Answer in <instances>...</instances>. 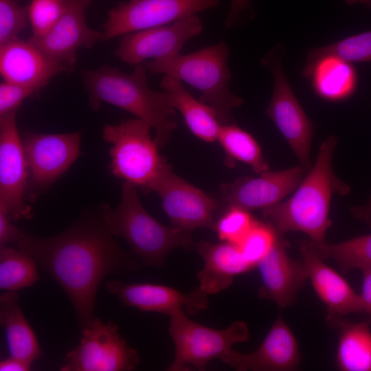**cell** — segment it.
Wrapping results in <instances>:
<instances>
[{
	"mask_svg": "<svg viewBox=\"0 0 371 371\" xmlns=\"http://www.w3.org/2000/svg\"><path fill=\"white\" fill-rule=\"evenodd\" d=\"M15 243L64 289L82 331L94 318L95 296L103 278L139 268V263L116 244L102 222L79 221L49 238L21 232Z\"/></svg>",
	"mask_w": 371,
	"mask_h": 371,
	"instance_id": "obj_1",
	"label": "cell"
},
{
	"mask_svg": "<svg viewBox=\"0 0 371 371\" xmlns=\"http://www.w3.org/2000/svg\"><path fill=\"white\" fill-rule=\"evenodd\" d=\"M337 144L335 136L324 140L313 166L293 195L285 202L262 210L264 217L278 234L300 231L313 241H324L331 225L329 210L333 194L345 195L350 191L349 186L337 177L333 169Z\"/></svg>",
	"mask_w": 371,
	"mask_h": 371,
	"instance_id": "obj_2",
	"label": "cell"
},
{
	"mask_svg": "<svg viewBox=\"0 0 371 371\" xmlns=\"http://www.w3.org/2000/svg\"><path fill=\"white\" fill-rule=\"evenodd\" d=\"M147 71L143 63L135 65L131 74L103 65L83 70L82 76L92 109L97 111L102 103H108L144 120L155 130L154 139L160 148L177 128V115L175 109L168 105L165 92L150 88Z\"/></svg>",
	"mask_w": 371,
	"mask_h": 371,
	"instance_id": "obj_3",
	"label": "cell"
},
{
	"mask_svg": "<svg viewBox=\"0 0 371 371\" xmlns=\"http://www.w3.org/2000/svg\"><path fill=\"white\" fill-rule=\"evenodd\" d=\"M136 188L124 181L118 206L102 205V222L112 235L123 238L146 265L159 267L174 249L192 248V231L159 223L144 209Z\"/></svg>",
	"mask_w": 371,
	"mask_h": 371,
	"instance_id": "obj_4",
	"label": "cell"
},
{
	"mask_svg": "<svg viewBox=\"0 0 371 371\" xmlns=\"http://www.w3.org/2000/svg\"><path fill=\"white\" fill-rule=\"evenodd\" d=\"M229 47L222 41L188 54L142 63L150 73L174 76L197 89L199 100L215 110L221 124H227L233 123L232 111L243 104V100L229 89Z\"/></svg>",
	"mask_w": 371,
	"mask_h": 371,
	"instance_id": "obj_5",
	"label": "cell"
},
{
	"mask_svg": "<svg viewBox=\"0 0 371 371\" xmlns=\"http://www.w3.org/2000/svg\"><path fill=\"white\" fill-rule=\"evenodd\" d=\"M152 127L138 117L106 124L102 137L111 144L110 169L126 182L150 190L170 165L159 155L157 144L150 135Z\"/></svg>",
	"mask_w": 371,
	"mask_h": 371,
	"instance_id": "obj_6",
	"label": "cell"
},
{
	"mask_svg": "<svg viewBox=\"0 0 371 371\" xmlns=\"http://www.w3.org/2000/svg\"><path fill=\"white\" fill-rule=\"evenodd\" d=\"M170 316L168 333L175 347L169 371L188 370L190 366L205 370L212 359L222 360L233 345L246 341L250 336L245 322L235 321L225 329H214L190 319L183 310Z\"/></svg>",
	"mask_w": 371,
	"mask_h": 371,
	"instance_id": "obj_7",
	"label": "cell"
},
{
	"mask_svg": "<svg viewBox=\"0 0 371 371\" xmlns=\"http://www.w3.org/2000/svg\"><path fill=\"white\" fill-rule=\"evenodd\" d=\"M283 47L278 45L261 60L273 76V91L266 115L276 124L304 171L311 168L310 149L313 125L295 97L283 69Z\"/></svg>",
	"mask_w": 371,
	"mask_h": 371,
	"instance_id": "obj_8",
	"label": "cell"
},
{
	"mask_svg": "<svg viewBox=\"0 0 371 371\" xmlns=\"http://www.w3.org/2000/svg\"><path fill=\"white\" fill-rule=\"evenodd\" d=\"M113 322L95 317L84 329L80 344L65 358L62 371H128L139 362L137 350L120 337Z\"/></svg>",
	"mask_w": 371,
	"mask_h": 371,
	"instance_id": "obj_9",
	"label": "cell"
},
{
	"mask_svg": "<svg viewBox=\"0 0 371 371\" xmlns=\"http://www.w3.org/2000/svg\"><path fill=\"white\" fill-rule=\"evenodd\" d=\"M221 0H128L108 12L103 25L105 41L128 33L168 25L216 8Z\"/></svg>",
	"mask_w": 371,
	"mask_h": 371,
	"instance_id": "obj_10",
	"label": "cell"
},
{
	"mask_svg": "<svg viewBox=\"0 0 371 371\" xmlns=\"http://www.w3.org/2000/svg\"><path fill=\"white\" fill-rule=\"evenodd\" d=\"M18 109L0 115V209L12 221L33 215L24 201L29 172L16 126Z\"/></svg>",
	"mask_w": 371,
	"mask_h": 371,
	"instance_id": "obj_11",
	"label": "cell"
},
{
	"mask_svg": "<svg viewBox=\"0 0 371 371\" xmlns=\"http://www.w3.org/2000/svg\"><path fill=\"white\" fill-rule=\"evenodd\" d=\"M160 197L171 225L188 231L214 229L218 201L177 175L170 164L151 186Z\"/></svg>",
	"mask_w": 371,
	"mask_h": 371,
	"instance_id": "obj_12",
	"label": "cell"
},
{
	"mask_svg": "<svg viewBox=\"0 0 371 371\" xmlns=\"http://www.w3.org/2000/svg\"><path fill=\"white\" fill-rule=\"evenodd\" d=\"M203 29L201 19L194 14L168 25L122 35L113 54L122 62L134 66L148 59L175 56Z\"/></svg>",
	"mask_w": 371,
	"mask_h": 371,
	"instance_id": "obj_13",
	"label": "cell"
},
{
	"mask_svg": "<svg viewBox=\"0 0 371 371\" xmlns=\"http://www.w3.org/2000/svg\"><path fill=\"white\" fill-rule=\"evenodd\" d=\"M79 132L28 133L22 141L31 183L38 188L53 183L80 155Z\"/></svg>",
	"mask_w": 371,
	"mask_h": 371,
	"instance_id": "obj_14",
	"label": "cell"
},
{
	"mask_svg": "<svg viewBox=\"0 0 371 371\" xmlns=\"http://www.w3.org/2000/svg\"><path fill=\"white\" fill-rule=\"evenodd\" d=\"M87 9L79 0H73L63 16L46 33L28 40L49 58L70 70L76 64L79 49L91 48L102 40V32L87 25L85 19Z\"/></svg>",
	"mask_w": 371,
	"mask_h": 371,
	"instance_id": "obj_15",
	"label": "cell"
},
{
	"mask_svg": "<svg viewBox=\"0 0 371 371\" xmlns=\"http://www.w3.org/2000/svg\"><path fill=\"white\" fill-rule=\"evenodd\" d=\"M301 166L279 171L267 170L258 177H244L221 186L222 201L227 207L246 210H264L278 203L300 183Z\"/></svg>",
	"mask_w": 371,
	"mask_h": 371,
	"instance_id": "obj_16",
	"label": "cell"
},
{
	"mask_svg": "<svg viewBox=\"0 0 371 371\" xmlns=\"http://www.w3.org/2000/svg\"><path fill=\"white\" fill-rule=\"evenodd\" d=\"M106 288L125 305L142 312H156L170 315L185 308L196 314L208 306V295L199 286L184 293L169 286L151 283L125 284L108 282Z\"/></svg>",
	"mask_w": 371,
	"mask_h": 371,
	"instance_id": "obj_17",
	"label": "cell"
},
{
	"mask_svg": "<svg viewBox=\"0 0 371 371\" xmlns=\"http://www.w3.org/2000/svg\"><path fill=\"white\" fill-rule=\"evenodd\" d=\"M221 361L240 371L291 370L297 367L300 352L291 330L278 318L255 351L243 354L232 350Z\"/></svg>",
	"mask_w": 371,
	"mask_h": 371,
	"instance_id": "obj_18",
	"label": "cell"
},
{
	"mask_svg": "<svg viewBox=\"0 0 371 371\" xmlns=\"http://www.w3.org/2000/svg\"><path fill=\"white\" fill-rule=\"evenodd\" d=\"M69 70L29 40L17 38L0 45V73L5 81L44 87L54 76Z\"/></svg>",
	"mask_w": 371,
	"mask_h": 371,
	"instance_id": "obj_19",
	"label": "cell"
},
{
	"mask_svg": "<svg viewBox=\"0 0 371 371\" xmlns=\"http://www.w3.org/2000/svg\"><path fill=\"white\" fill-rule=\"evenodd\" d=\"M300 250L307 276L330 317L363 311L359 295L341 276L326 265L308 240L302 241Z\"/></svg>",
	"mask_w": 371,
	"mask_h": 371,
	"instance_id": "obj_20",
	"label": "cell"
},
{
	"mask_svg": "<svg viewBox=\"0 0 371 371\" xmlns=\"http://www.w3.org/2000/svg\"><path fill=\"white\" fill-rule=\"evenodd\" d=\"M256 267L262 280L259 296L273 301L282 308L291 304L308 278L303 262L293 260L279 238Z\"/></svg>",
	"mask_w": 371,
	"mask_h": 371,
	"instance_id": "obj_21",
	"label": "cell"
},
{
	"mask_svg": "<svg viewBox=\"0 0 371 371\" xmlns=\"http://www.w3.org/2000/svg\"><path fill=\"white\" fill-rule=\"evenodd\" d=\"M196 250L203 260V267L197 273L199 286L207 295L227 289L236 276L254 268L237 245L201 241Z\"/></svg>",
	"mask_w": 371,
	"mask_h": 371,
	"instance_id": "obj_22",
	"label": "cell"
},
{
	"mask_svg": "<svg viewBox=\"0 0 371 371\" xmlns=\"http://www.w3.org/2000/svg\"><path fill=\"white\" fill-rule=\"evenodd\" d=\"M160 87L168 105L180 112L193 135L205 142L217 140L222 124L212 106L196 100L182 81L174 76L164 75Z\"/></svg>",
	"mask_w": 371,
	"mask_h": 371,
	"instance_id": "obj_23",
	"label": "cell"
},
{
	"mask_svg": "<svg viewBox=\"0 0 371 371\" xmlns=\"http://www.w3.org/2000/svg\"><path fill=\"white\" fill-rule=\"evenodd\" d=\"M15 291H5L0 296V322L5 328L10 356L32 363L42 352L36 337L23 316Z\"/></svg>",
	"mask_w": 371,
	"mask_h": 371,
	"instance_id": "obj_24",
	"label": "cell"
},
{
	"mask_svg": "<svg viewBox=\"0 0 371 371\" xmlns=\"http://www.w3.org/2000/svg\"><path fill=\"white\" fill-rule=\"evenodd\" d=\"M315 93L324 100L339 101L352 95L357 74L352 65L335 56H326L315 64L311 76Z\"/></svg>",
	"mask_w": 371,
	"mask_h": 371,
	"instance_id": "obj_25",
	"label": "cell"
},
{
	"mask_svg": "<svg viewBox=\"0 0 371 371\" xmlns=\"http://www.w3.org/2000/svg\"><path fill=\"white\" fill-rule=\"evenodd\" d=\"M337 361L344 371H371V332L368 322H339Z\"/></svg>",
	"mask_w": 371,
	"mask_h": 371,
	"instance_id": "obj_26",
	"label": "cell"
},
{
	"mask_svg": "<svg viewBox=\"0 0 371 371\" xmlns=\"http://www.w3.org/2000/svg\"><path fill=\"white\" fill-rule=\"evenodd\" d=\"M217 141L225 153V164L228 167L233 168L236 161H240L258 174L269 170L257 141L234 123L222 124Z\"/></svg>",
	"mask_w": 371,
	"mask_h": 371,
	"instance_id": "obj_27",
	"label": "cell"
},
{
	"mask_svg": "<svg viewBox=\"0 0 371 371\" xmlns=\"http://www.w3.org/2000/svg\"><path fill=\"white\" fill-rule=\"evenodd\" d=\"M308 242L321 257L333 259L344 273L371 267V234L335 244Z\"/></svg>",
	"mask_w": 371,
	"mask_h": 371,
	"instance_id": "obj_28",
	"label": "cell"
},
{
	"mask_svg": "<svg viewBox=\"0 0 371 371\" xmlns=\"http://www.w3.org/2000/svg\"><path fill=\"white\" fill-rule=\"evenodd\" d=\"M34 258L11 247L0 248V289L16 291L32 286L38 279Z\"/></svg>",
	"mask_w": 371,
	"mask_h": 371,
	"instance_id": "obj_29",
	"label": "cell"
},
{
	"mask_svg": "<svg viewBox=\"0 0 371 371\" xmlns=\"http://www.w3.org/2000/svg\"><path fill=\"white\" fill-rule=\"evenodd\" d=\"M326 56H337L349 63L371 62V30L326 46L310 49L303 69V76L309 78L316 62Z\"/></svg>",
	"mask_w": 371,
	"mask_h": 371,
	"instance_id": "obj_30",
	"label": "cell"
},
{
	"mask_svg": "<svg viewBox=\"0 0 371 371\" xmlns=\"http://www.w3.org/2000/svg\"><path fill=\"white\" fill-rule=\"evenodd\" d=\"M277 232L270 223L255 221L251 229L238 245L245 259L254 267L263 259L275 245Z\"/></svg>",
	"mask_w": 371,
	"mask_h": 371,
	"instance_id": "obj_31",
	"label": "cell"
},
{
	"mask_svg": "<svg viewBox=\"0 0 371 371\" xmlns=\"http://www.w3.org/2000/svg\"><path fill=\"white\" fill-rule=\"evenodd\" d=\"M255 221L249 211L231 206L215 221L213 229L216 232L221 240L238 245L251 229Z\"/></svg>",
	"mask_w": 371,
	"mask_h": 371,
	"instance_id": "obj_32",
	"label": "cell"
},
{
	"mask_svg": "<svg viewBox=\"0 0 371 371\" xmlns=\"http://www.w3.org/2000/svg\"><path fill=\"white\" fill-rule=\"evenodd\" d=\"M73 0H32L28 6L32 36L46 33L63 16Z\"/></svg>",
	"mask_w": 371,
	"mask_h": 371,
	"instance_id": "obj_33",
	"label": "cell"
},
{
	"mask_svg": "<svg viewBox=\"0 0 371 371\" xmlns=\"http://www.w3.org/2000/svg\"><path fill=\"white\" fill-rule=\"evenodd\" d=\"M28 12L19 0H0V45L18 38L27 25Z\"/></svg>",
	"mask_w": 371,
	"mask_h": 371,
	"instance_id": "obj_34",
	"label": "cell"
},
{
	"mask_svg": "<svg viewBox=\"0 0 371 371\" xmlns=\"http://www.w3.org/2000/svg\"><path fill=\"white\" fill-rule=\"evenodd\" d=\"M42 88L39 85H22L3 80L0 84V115L19 109L25 99Z\"/></svg>",
	"mask_w": 371,
	"mask_h": 371,
	"instance_id": "obj_35",
	"label": "cell"
},
{
	"mask_svg": "<svg viewBox=\"0 0 371 371\" xmlns=\"http://www.w3.org/2000/svg\"><path fill=\"white\" fill-rule=\"evenodd\" d=\"M254 12L251 0H231V6L227 14L225 27H234L252 19Z\"/></svg>",
	"mask_w": 371,
	"mask_h": 371,
	"instance_id": "obj_36",
	"label": "cell"
},
{
	"mask_svg": "<svg viewBox=\"0 0 371 371\" xmlns=\"http://www.w3.org/2000/svg\"><path fill=\"white\" fill-rule=\"evenodd\" d=\"M21 232L16 227L5 211L0 209V248L16 243Z\"/></svg>",
	"mask_w": 371,
	"mask_h": 371,
	"instance_id": "obj_37",
	"label": "cell"
},
{
	"mask_svg": "<svg viewBox=\"0 0 371 371\" xmlns=\"http://www.w3.org/2000/svg\"><path fill=\"white\" fill-rule=\"evenodd\" d=\"M362 290L359 294L363 311L371 313V267L361 270Z\"/></svg>",
	"mask_w": 371,
	"mask_h": 371,
	"instance_id": "obj_38",
	"label": "cell"
},
{
	"mask_svg": "<svg viewBox=\"0 0 371 371\" xmlns=\"http://www.w3.org/2000/svg\"><path fill=\"white\" fill-rule=\"evenodd\" d=\"M32 363L10 356L1 361V371H27L31 369Z\"/></svg>",
	"mask_w": 371,
	"mask_h": 371,
	"instance_id": "obj_39",
	"label": "cell"
},
{
	"mask_svg": "<svg viewBox=\"0 0 371 371\" xmlns=\"http://www.w3.org/2000/svg\"><path fill=\"white\" fill-rule=\"evenodd\" d=\"M350 211L355 218L371 227V196L366 204L352 207Z\"/></svg>",
	"mask_w": 371,
	"mask_h": 371,
	"instance_id": "obj_40",
	"label": "cell"
},
{
	"mask_svg": "<svg viewBox=\"0 0 371 371\" xmlns=\"http://www.w3.org/2000/svg\"><path fill=\"white\" fill-rule=\"evenodd\" d=\"M344 1L348 5H355L359 3L371 8V0H344Z\"/></svg>",
	"mask_w": 371,
	"mask_h": 371,
	"instance_id": "obj_41",
	"label": "cell"
},
{
	"mask_svg": "<svg viewBox=\"0 0 371 371\" xmlns=\"http://www.w3.org/2000/svg\"><path fill=\"white\" fill-rule=\"evenodd\" d=\"M79 1H81L88 8L92 0H79Z\"/></svg>",
	"mask_w": 371,
	"mask_h": 371,
	"instance_id": "obj_42",
	"label": "cell"
}]
</instances>
